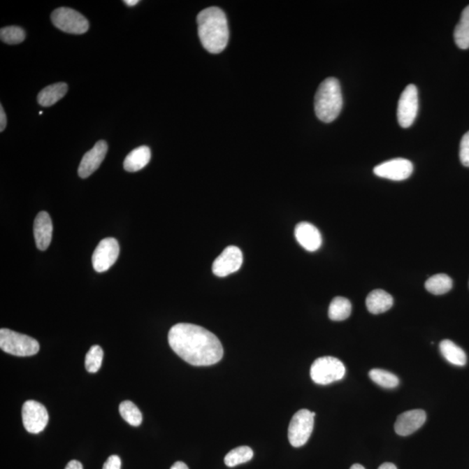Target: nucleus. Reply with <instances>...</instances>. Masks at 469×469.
<instances>
[{
  "label": "nucleus",
  "mask_w": 469,
  "mask_h": 469,
  "mask_svg": "<svg viewBox=\"0 0 469 469\" xmlns=\"http://www.w3.org/2000/svg\"><path fill=\"white\" fill-rule=\"evenodd\" d=\"M168 341L173 352L193 366H210L224 356L219 339L206 329L192 324H178L170 329Z\"/></svg>",
  "instance_id": "f257e3e1"
},
{
  "label": "nucleus",
  "mask_w": 469,
  "mask_h": 469,
  "mask_svg": "<svg viewBox=\"0 0 469 469\" xmlns=\"http://www.w3.org/2000/svg\"><path fill=\"white\" fill-rule=\"evenodd\" d=\"M199 36L206 51L217 55L228 45L229 32L226 15L218 7H209L198 15Z\"/></svg>",
  "instance_id": "f03ea898"
},
{
  "label": "nucleus",
  "mask_w": 469,
  "mask_h": 469,
  "mask_svg": "<svg viewBox=\"0 0 469 469\" xmlns=\"http://www.w3.org/2000/svg\"><path fill=\"white\" fill-rule=\"evenodd\" d=\"M343 105L341 85L335 78H326L318 87L315 96V112L324 123L338 117Z\"/></svg>",
  "instance_id": "7ed1b4c3"
},
{
  "label": "nucleus",
  "mask_w": 469,
  "mask_h": 469,
  "mask_svg": "<svg viewBox=\"0 0 469 469\" xmlns=\"http://www.w3.org/2000/svg\"><path fill=\"white\" fill-rule=\"evenodd\" d=\"M0 349L16 356H34L39 352V345L34 338L8 329H0Z\"/></svg>",
  "instance_id": "20e7f679"
},
{
  "label": "nucleus",
  "mask_w": 469,
  "mask_h": 469,
  "mask_svg": "<svg viewBox=\"0 0 469 469\" xmlns=\"http://www.w3.org/2000/svg\"><path fill=\"white\" fill-rule=\"evenodd\" d=\"M345 373V364L338 358L333 356L318 358L310 368L311 379L319 385H328L342 380Z\"/></svg>",
  "instance_id": "39448f33"
},
{
  "label": "nucleus",
  "mask_w": 469,
  "mask_h": 469,
  "mask_svg": "<svg viewBox=\"0 0 469 469\" xmlns=\"http://www.w3.org/2000/svg\"><path fill=\"white\" fill-rule=\"evenodd\" d=\"M315 417V412L306 409L300 410L294 414L288 431L289 440L293 447L305 445L312 434Z\"/></svg>",
  "instance_id": "423d86ee"
},
{
  "label": "nucleus",
  "mask_w": 469,
  "mask_h": 469,
  "mask_svg": "<svg viewBox=\"0 0 469 469\" xmlns=\"http://www.w3.org/2000/svg\"><path fill=\"white\" fill-rule=\"evenodd\" d=\"M52 22L58 29L71 34H84L89 30V22L81 13L67 7L53 10Z\"/></svg>",
  "instance_id": "0eeeda50"
},
{
  "label": "nucleus",
  "mask_w": 469,
  "mask_h": 469,
  "mask_svg": "<svg viewBox=\"0 0 469 469\" xmlns=\"http://www.w3.org/2000/svg\"><path fill=\"white\" fill-rule=\"evenodd\" d=\"M418 91L414 85H409L401 95L397 107V120L401 127L409 128L413 124L418 113Z\"/></svg>",
  "instance_id": "6e6552de"
},
{
  "label": "nucleus",
  "mask_w": 469,
  "mask_h": 469,
  "mask_svg": "<svg viewBox=\"0 0 469 469\" xmlns=\"http://www.w3.org/2000/svg\"><path fill=\"white\" fill-rule=\"evenodd\" d=\"M22 419L24 428L31 434H38L48 426L49 414L45 407L36 401L24 403Z\"/></svg>",
  "instance_id": "1a4fd4ad"
},
{
  "label": "nucleus",
  "mask_w": 469,
  "mask_h": 469,
  "mask_svg": "<svg viewBox=\"0 0 469 469\" xmlns=\"http://www.w3.org/2000/svg\"><path fill=\"white\" fill-rule=\"evenodd\" d=\"M120 245L115 238L103 239L92 255L93 268L96 272L108 270L116 263L120 255Z\"/></svg>",
  "instance_id": "9d476101"
},
{
  "label": "nucleus",
  "mask_w": 469,
  "mask_h": 469,
  "mask_svg": "<svg viewBox=\"0 0 469 469\" xmlns=\"http://www.w3.org/2000/svg\"><path fill=\"white\" fill-rule=\"evenodd\" d=\"M243 253L236 246H229L214 261L212 271L217 277H224L239 270L243 264Z\"/></svg>",
  "instance_id": "9b49d317"
},
{
  "label": "nucleus",
  "mask_w": 469,
  "mask_h": 469,
  "mask_svg": "<svg viewBox=\"0 0 469 469\" xmlns=\"http://www.w3.org/2000/svg\"><path fill=\"white\" fill-rule=\"evenodd\" d=\"M413 164L405 159H395L375 167L374 173L377 177L393 181H403L413 173Z\"/></svg>",
  "instance_id": "f8f14e48"
},
{
  "label": "nucleus",
  "mask_w": 469,
  "mask_h": 469,
  "mask_svg": "<svg viewBox=\"0 0 469 469\" xmlns=\"http://www.w3.org/2000/svg\"><path fill=\"white\" fill-rule=\"evenodd\" d=\"M108 145L106 141H99L91 150L85 154L78 167V176L87 178L99 169L106 156Z\"/></svg>",
  "instance_id": "ddd939ff"
},
{
  "label": "nucleus",
  "mask_w": 469,
  "mask_h": 469,
  "mask_svg": "<svg viewBox=\"0 0 469 469\" xmlns=\"http://www.w3.org/2000/svg\"><path fill=\"white\" fill-rule=\"evenodd\" d=\"M427 415L421 410H413L400 414L395 424L397 435L407 436L413 434L425 424Z\"/></svg>",
  "instance_id": "4468645a"
},
{
  "label": "nucleus",
  "mask_w": 469,
  "mask_h": 469,
  "mask_svg": "<svg viewBox=\"0 0 469 469\" xmlns=\"http://www.w3.org/2000/svg\"><path fill=\"white\" fill-rule=\"evenodd\" d=\"M295 236L299 245L310 252H317L323 243L318 229L307 222H302L296 225Z\"/></svg>",
  "instance_id": "2eb2a0df"
},
{
  "label": "nucleus",
  "mask_w": 469,
  "mask_h": 469,
  "mask_svg": "<svg viewBox=\"0 0 469 469\" xmlns=\"http://www.w3.org/2000/svg\"><path fill=\"white\" fill-rule=\"evenodd\" d=\"M52 231L51 217L45 211H41L36 217L34 225L35 242L38 250L48 249L52 241Z\"/></svg>",
  "instance_id": "dca6fc26"
},
{
  "label": "nucleus",
  "mask_w": 469,
  "mask_h": 469,
  "mask_svg": "<svg viewBox=\"0 0 469 469\" xmlns=\"http://www.w3.org/2000/svg\"><path fill=\"white\" fill-rule=\"evenodd\" d=\"M394 299L391 295L383 289H375L368 294L366 299V306L368 311L374 315L386 312L391 309Z\"/></svg>",
  "instance_id": "f3484780"
},
{
  "label": "nucleus",
  "mask_w": 469,
  "mask_h": 469,
  "mask_svg": "<svg viewBox=\"0 0 469 469\" xmlns=\"http://www.w3.org/2000/svg\"><path fill=\"white\" fill-rule=\"evenodd\" d=\"M152 152L148 146H140L129 153L124 162V170L136 173L145 168L150 161Z\"/></svg>",
  "instance_id": "a211bd4d"
},
{
  "label": "nucleus",
  "mask_w": 469,
  "mask_h": 469,
  "mask_svg": "<svg viewBox=\"0 0 469 469\" xmlns=\"http://www.w3.org/2000/svg\"><path fill=\"white\" fill-rule=\"evenodd\" d=\"M440 352L449 363L456 366H465L467 364V354L464 350L451 340H443L440 343Z\"/></svg>",
  "instance_id": "6ab92c4d"
},
{
  "label": "nucleus",
  "mask_w": 469,
  "mask_h": 469,
  "mask_svg": "<svg viewBox=\"0 0 469 469\" xmlns=\"http://www.w3.org/2000/svg\"><path fill=\"white\" fill-rule=\"evenodd\" d=\"M68 87L66 83H56L42 89L38 95V102L43 107H50L66 96Z\"/></svg>",
  "instance_id": "aec40b11"
},
{
  "label": "nucleus",
  "mask_w": 469,
  "mask_h": 469,
  "mask_svg": "<svg viewBox=\"0 0 469 469\" xmlns=\"http://www.w3.org/2000/svg\"><path fill=\"white\" fill-rule=\"evenodd\" d=\"M352 305L349 299L342 296H336L332 300L329 308V317L332 321L348 319L352 315Z\"/></svg>",
  "instance_id": "412c9836"
},
{
  "label": "nucleus",
  "mask_w": 469,
  "mask_h": 469,
  "mask_svg": "<svg viewBox=\"0 0 469 469\" xmlns=\"http://www.w3.org/2000/svg\"><path fill=\"white\" fill-rule=\"evenodd\" d=\"M453 287V281L446 274H438L432 275L425 282V288L433 295H444L451 291Z\"/></svg>",
  "instance_id": "4be33fe9"
},
{
  "label": "nucleus",
  "mask_w": 469,
  "mask_h": 469,
  "mask_svg": "<svg viewBox=\"0 0 469 469\" xmlns=\"http://www.w3.org/2000/svg\"><path fill=\"white\" fill-rule=\"evenodd\" d=\"M454 41L460 49L469 48V6L461 13V20L454 32Z\"/></svg>",
  "instance_id": "5701e85b"
},
{
  "label": "nucleus",
  "mask_w": 469,
  "mask_h": 469,
  "mask_svg": "<svg viewBox=\"0 0 469 469\" xmlns=\"http://www.w3.org/2000/svg\"><path fill=\"white\" fill-rule=\"evenodd\" d=\"M254 456L253 450L248 446L236 447L226 454L224 463L228 467L233 468L238 465L248 463Z\"/></svg>",
  "instance_id": "b1692460"
},
{
  "label": "nucleus",
  "mask_w": 469,
  "mask_h": 469,
  "mask_svg": "<svg viewBox=\"0 0 469 469\" xmlns=\"http://www.w3.org/2000/svg\"><path fill=\"white\" fill-rule=\"evenodd\" d=\"M372 381L377 383V385L385 389L396 388L399 385V379L391 372L381 370V368H374L368 373Z\"/></svg>",
  "instance_id": "393cba45"
},
{
  "label": "nucleus",
  "mask_w": 469,
  "mask_h": 469,
  "mask_svg": "<svg viewBox=\"0 0 469 469\" xmlns=\"http://www.w3.org/2000/svg\"><path fill=\"white\" fill-rule=\"evenodd\" d=\"M120 413L129 424L138 427L142 424L143 415L138 407L131 401H124L120 405Z\"/></svg>",
  "instance_id": "a878e982"
},
{
  "label": "nucleus",
  "mask_w": 469,
  "mask_h": 469,
  "mask_svg": "<svg viewBox=\"0 0 469 469\" xmlns=\"http://www.w3.org/2000/svg\"><path fill=\"white\" fill-rule=\"evenodd\" d=\"M103 352L101 347L93 345L85 356V368L89 373H96L101 368Z\"/></svg>",
  "instance_id": "bb28decb"
},
{
  "label": "nucleus",
  "mask_w": 469,
  "mask_h": 469,
  "mask_svg": "<svg viewBox=\"0 0 469 469\" xmlns=\"http://www.w3.org/2000/svg\"><path fill=\"white\" fill-rule=\"evenodd\" d=\"M0 38L8 45L20 44L26 38V32L20 27H7L0 30Z\"/></svg>",
  "instance_id": "cd10ccee"
},
{
  "label": "nucleus",
  "mask_w": 469,
  "mask_h": 469,
  "mask_svg": "<svg viewBox=\"0 0 469 469\" xmlns=\"http://www.w3.org/2000/svg\"><path fill=\"white\" fill-rule=\"evenodd\" d=\"M460 159L464 166L469 167V131L463 136L461 141Z\"/></svg>",
  "instance_id": "c85d7f7f"
},
{
  "label": "nucleus",
  "mask_w": 469,
  "mask_h": 469,
  "mask_svg": "<svg viewBox=\"0 0 469 469\" xmlns=\"http://www.w3.org/2000/svg\"><path fill=\"white\" fill-rule=\"evenodd\" d=\"M121 459L117 456H112L103 464V469H120Z\"/></svg>",
  "instance_id": "c756f323"
},
{
  "label": "nucleus",
  "mask_w": 469,
  "mask_h": 469,
  "mask_svg": "<svg viewBox=\"0 0 469 469\" xmlns=\"http://www.w3.org/2000/svg\"><path fill=\"white\" fill-rule=\"evenodd\" d=\"M6 115L5 112H3V108L2 106H0V131L3 132L5 131L6 127Z\"/></svg>",
  "instance_id": "7c9ffc66"
},
{
  "label": "nucleus",
  "mask_w": 469,
  "mask_h": 469,
  "mask_svg": "<svg viewBox=\"0 0 469 469\" xmlns=\"http://www.w3.org/2000/svg\"><path fill=\"white\" fill-rule=\"evenodd\" d=\"M64 469H83V466H82V464L80 463V461L73 460L67 464V466Z\"/></svg>",
  "instance_id": "2f4dec72"
},
{
  "label": "nucleus",
  "mask_w": 469,
  "mask_h": 469,
  "mask_svg": "<svg viewBox=\"0 0 469 469\" xmlns=\"http://www.w3.org/2000/svg\"><path fill=\"white\" fill-rule=\"evenodd\" d=\"M171 469H189V468L187 465L182 463V461H177L176 463L173 464V466L171 467Z\"/></svg>",
  "instance_id": "473e14b6"
},
{
  "label": "nucleus",
  "mask_w": 469,
  "mask_h": 469,
  "mask_svg": "<svg viewBox=\"0 0 469 469\" xmlns=\"http://www.w3.org/2000/svg\"><path fill=\"white\" fill-rule=\"evenodd\" d=\"M378 469H397L395 464L386 463L381 465Z\"/></svg>",
  "instance_id": "72a5a7b5"
},
{
  "label": "nucleus",
  "mask_w": 469,
  "mask_h": 469,
  "mask_svg": "<svg viewBox=\"0 0 469 469\" xmlns=\"http://www.w3.org/2000/svg\"><path fill=\"white\" fill-rule=\"evenodd\" d=\"M138 0H124V3L128 6H134L138 3Z\"/></svg>",
  "instance_id": "f704fd0d"
},
{
  "label": "nucleus",
  "mask_w": 469,
  "mask_h": 469,
  "mask_svg": "<svg viewBox=\"0 0 469 469\" xmlns=\"http://www.w3.org/2000/svg\"><path fill=\"white\" fill-rule=\"evenodd\" d=\"M350 469H365V468L361 464H354Z\"/></svg>",
  "instance_id": "c9c22d12"
}]
</instances>
